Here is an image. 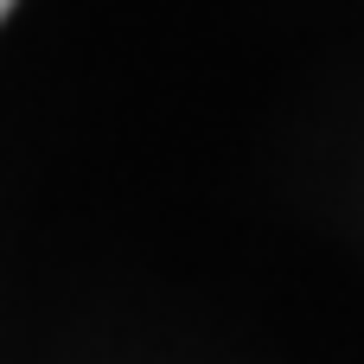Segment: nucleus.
I'll return each mask as SVG.
<instances>
[{"label": "nucleus", "instance_id": "obj_1", "mask_svg": "<svg viewBox=\"0 0 364 364\" xmlns=\"http://www.w3.org/2000/svg\"><path fill=\"white\" fill-rule=\"evenodd\" d=\"M6 13H13V0H0V19H6Z\"/></svg>", "mask_w": 364, "mask_h": 364}]
</instances>
